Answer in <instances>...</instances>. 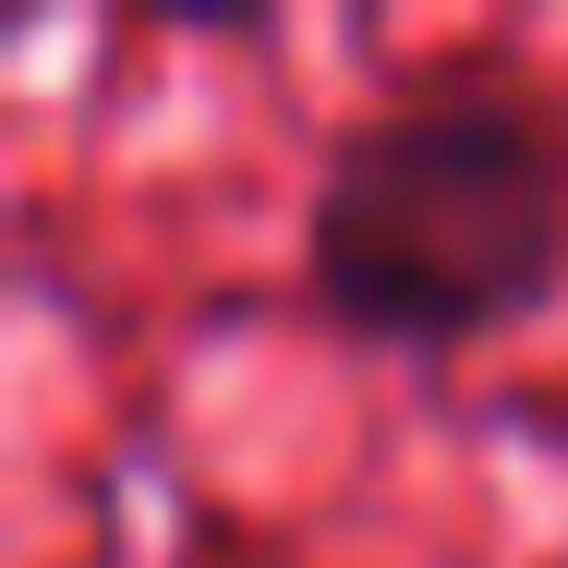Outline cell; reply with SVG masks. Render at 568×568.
<instances>
[{
  "label": "cell",
  "instance_id": "6da1fadb",
  "mask_svg": "<svg viewBox=\"0 0 568 568\" xmlns=\"http://www.w3.org/2000/svg\"><path fill=\"white\" fill-rule=\"evenodd\" d=\"M303 291L387 351L545 315L568 291V98L484 61L375 98L315 170Z\"/></svg>",
  "mask_w": 568,
  "mask_h": 568
},
{
  "label": "cell",
  "instance_id": "7a4b0ae2",
  "mask_svg": "<svg viewBox=\"0 0 568 568\" xmlns=\"http://www.w3.org/2000/svg\"><path fill=\"white\" fill-rule=\"evenodd\" d=\"M545 568H568V557H545Z\"/></svg>",
  "mask_w": 568,
  "mask_h": 568
}]
</instances>
